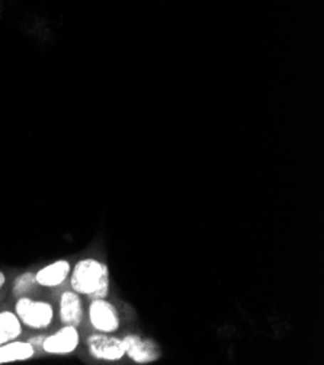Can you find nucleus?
I'll use <instances>...</instances> for the list:
<instances>
[{
	"label": "nucleus",
	"instance_id": "f257e3e1",
	"mask_svg": "<svg viewBox=\"0 0 324 365\" xmlns=\"http://www.w3.org/2000/svg\"><path fill=\"white\" fill-rule=\"evenodd\" d=\"M70 284L78 294H85L92 300L105 299L110 293V269L93 258L79 261L71 272Z\"/></svg>",
	"mask_w": 324,
	"mask_h": 365
},
{
	"label": "nucleus",
	"instance_id": "f03ea898",
	"mask_svg": "<svg viewBox=\"0 0 324 365\" xmlns=\"http://www.w3.org/2000/svg\"><path fill=\"white\" fill-rule=\"evenodd\" d=\"M15 310L21 323L32 329H44L51 324L54 316L51 304L46 302H33L26 297L18 300Z\"/></svg>",
	"mask_w": 324,
	"mask_h": 365
},
{
	"label": "nucleus",
	"instance_id": "7ed1b4c3",
	"mask_svg": "<svg viewBox=\"0 0 324 365\" xmlns=\"http://www.w3.org/2000/svg\"><path fill=\"white\" fill-rule=\"evenodd\" d=\"M89 317L95 329H98L102 334L115 332L120 326L117 309L105 299L92 302L89 307Z\"/></svg>",
	"mask_w": 324,
	"mask_h": 365
},
{
	"label": "nucleus",
	"instance_id": "20e7f679",
	"mask_svg": "<svg viewBox=\"0 0 324 365\" xmlns=\"http://www.w3.org/2000/svg\"><path fill=\"white\" fill-rule=\"evenodd\" d=\"M125 354L137 364H149L160 358V349L156 342L144 339L137 335H130L122 339Z\"/></svg>",
	"mask_w": 324,
	"mask_h": 365
},
{
	"label": "nucleus",
	"instance_id": "39448f33",
	"mask_svg": "<svg viewBox=\"0 0 324 365\" xmlns=\"http://www.w3.org/2000/svg\"><path fill=\"white\" fill-rule=\"evenodd\" d=\"M88 345L90 354L98 359L117 361L125 355L122 339H118L115 336H108L106 334L90 336Z\"/></svg>",
	"mask_w": 324,
	"mask_h": 365
},
{
	"label": "nucleus",
	"instance_id": "423d86ee",
	"mask_svg": "<svg viewBox=\"0 0 324 365\" xmlns=\"http://www.w3.org/2000/svg\"><path fill=\"white\" fill-rule=\"evenodd\" d=\"M79 345V332L76 326L66 324L61 331L48 336L43 342V348L48 354L66 355L73 352Z\"/></svg>",
	"mask_w": 324,
	"mask_h": 365
},
{
	"label": "nucleus",
	"instance_id": "0eeeda50",
	"mask_svg": "<svg viewBox=\"0 0 324 365\" xmlns=\"http://www.w3.org/2000/svg\"><path fill=\"white\" fill-rule=\"evenodd\" d=\"M83 317L82 302L76 291H66L60 300V319L64 324L79 326Z\"/></svg>",
	"mask_w": 324,
	"mask_h": 365
},
{
	"label": "nucleus",
	"instance_id": "6e6552de",
	"mask_svg": "<svg viewBox=\"0 0 324 365\" xmlns=\"http://www.w3.org/2000/svg\"><path fill=\"white\" fill-rule=\"evenodd\" d=\"M70 274V264L67 261H56L44 268H41L35 277H37V284L43 287H57L63 284V281Z\"/></svg>",
	"mask_w": 324,
	"mask_h": 365
},
{
	"label": "nucleus",
	"instance_id": "1a4fd4ad",
	"mask_svg": "<svg viewBox=\"0 0 324 365\" xmlns=\"http://www.w3.org/2000/svg\"><path fill=\"white\" fill-rule=\"evenodd\" d=\"M35 349L31 342H6L0 345V364L25 361L33 356Z\"/></svg>",
	"mask_w": 324,
	"mask_h": 365
},
{
	"label": "nucleus",
	"instance_id": "9d476101",
	"mask_svg": "<svg viewBox=\"0 0 324 365\" xmlns=\"http://www.w3.org/2000/svg\"><path fill=\"white\" fill-rule=\"evenodd\" d=\"M22 334L21 320L12 312L0 313V345L16 339Z\"/></svg>",
	"mask_w": 324,
	"mask_h": 365
},
{
	"label": "nucleus",
	"instance_id": "9b49d317",
	"mask_svg": "<svg viewBox=\"0 0 324 365\" xmlns=\"http://www.w3.org/2000/svg\"><path fill=\"white\" fill-rule=\"evenodd\" d=\"M37 284V277H35L33 272H25L21 274L15 282H14V293L15 294H25L28 291H31L33 288V285Z\"/></svg>",
	"mask_w": 324,
	"mask_h": 365
},
{
	"label": "nucleus",
	"instance_id": "f8f14e48",
	"mask_svg": "<svg viewBox=\"0 0 324 365\" xmlns=\"http://www.w3.org/2000/svg\"><path fill=\"white\" fill-rule=\"evenodd\" d=\"M5 281H6V277H5V274L2 271H0V288L5 285Z\"/></svg>",
	"mask_w": 324,
	"mask_h": 365
}]
</instances>
